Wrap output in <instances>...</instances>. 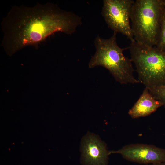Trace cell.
<instances>
[{
    "mask_svg": "<svg viewBox=\"0 0 165 165\" xmlns=\"http://www.w3.org/2000/svg\"><path fill=\"white\" fill-rule=\"evenodd\" d=\"M82 158L87 165H106L108 152L104 142L96 136L87 134L82 143Z\"/></svg>",
    "mask_w": 165,
    "mask_h": 165,
    "instance_id": "7",
    "label": "cell"
},
{
    "mask_svg": "<svg viewBox=\"0 0 165 165\" xmlns=\"http://www.w3.org/2000/svg\"><path fill=\"white\" fill-rule=\"evenodd\" d=\"M133 0H104L101 12L108 27L114 32L134 40L130 24Z\"/></svg>",
    "mask_w": 165,
    "mask_h": 165,
    "instance_id": "5",
    "label": "cell"
},
{
    "mask_svg": "<svg viewBox=\"0 0 165 165\" xmlns=\"http://www.w3.org/2000/svg\"><path fill=\"white\" fill-rule=\"evenodd\" d=\"M131 59L136 67L138 80L148 89L165 84V52L131 41L129 47Z\"/></svg>",
    "mask_w": 165,
    "mask_h": 165,
    "instance_id": "4",
    "label": "cell"
},
{
    "mask_svg": "<svg viewBox=\"0 0 165 165\" xmlns=\"http://www.w3.org/2000/svg\"><path fill=\"white\" fill-rule=\"evenodd\" d=\"M164 0V2H165V0Z\"/></svg>",
    "mask_w": 165,
    "mask_h": 165,
    "instance_id": "12",
    "label": "cell"
},
{
    "mask_svg": "<svg viewBox=\"0 0 165 165\" xmlns=\"http://www.w3.org/2000/svg\"><path fill=\"white\" fill-rule=\"evenodd\" d=\"M120 154L125 159L141 164L165 163V149L152 145L132 144L117 151L109 152V155Z\"/></svg>",
    "mask_w": 165,
    "mask_h": 165,
    "instance_id": "6",
    "label": "cell"
},
{
    "mask_svg": "<svg viewBox=\"0 0 165 165\" xmlns=\"http://www.w3.org/2000/svg\"><path fill=\"white\" fill-rule=\"evenodd\" d=\"M148 90L154 97L160 101L165 107V84L160 87Z\"/></svg>",
    "mask_w": 165,
    "mask_h": 165,
    "instance_id": "10",
    "label": "cell"
},
{
    "mask_svg": "<svg viewBox=\"0 0 165 165\" xmlns=\"http://www.w3.org/2000/svg\"><path fill=\"white\" fill-rule=\"evenodd\" d=\"M156 46L160 50L165 52V7L163 8L162 13L160 34Z\"/></svg>",
    "mask_w": 165,
    "mask_h": 165,
    "instance_id": "9",
    "label": "cell"
},
{
    "mask_svg": "<svg viewBox=\"0 0 165 165\" xmlns=\"http://www.w3.org/2000/svg\"><path fill=\"white\" fill-rule=\"evenodd\" d=\"M163 104L156 99L145 87L139 98L129 110L128 113L132 118L148 116L163 106Z\"/></svg>",
    "mask_w": 165,
    "mask_h": 165,
    "instance_id": "8",
    "label": "cell"
},
{
    "mask_svg": "<svg viewBox=\"0 0 165 165\" xmlns=\"http://www.w3.org/2000/svg\"><path fill=\"white\" fill-rule=\"evenodd\" d=\"M151 165H165V163H158L154 164H152Z\"/></svg>",
    "mask_w": 165,
    "mask_h": 165,
    "instance_id": "11",
    "label": "cell"
},
{
    "mask_svg": "<svg viewBox=\"0 0 165 165\" xmlns=\"http://www.w3.org/2000/svg\"><path fill=\"white\" fill-rule=\"evenodd\" d=\"M164 0H136L130 16L134 40L149 46H156L159 38Z\"/></svg>",
    "mask_w": 165,
    "mask_h": 165,
    "instance_id": "3",
    "label": "cell"
},
{
    "mask_svg": "<svg viewBox=\"0 0 165 165\" xmlns=\"http://www.w3.org/2000/svg\"><path fill=\"white\" fill-rule=\"evenodd\" d=\"M81 24L79 16L52 3L13 6L1 23V45L12 55L27 46H35L55 32L72 34Z\"/></svg>",
    "mask_w": 165,
    "mask_h": 165,
    "instance_id": "1",
    "label": "cell"
},
{
    "mask_svg": "<svg viewBox=\"0 0 165 165\" xmlns=\"http://www.w3.org/2000/svg\"><path fill=\"white\" fill-rule=\"evenodd\" d=\"M116 34L117 33L114 32L112 36L107 39L99 36L96 38L94 40L96 51L90 61L89 67H104L117 82L122 84L139 83L134 76L131 59L123 53V51L129 49V47L123 48L118 46Z\"/></svg>",
    "mask_w": 165,
    "mask_h": 165,
    "instance_id": "2",
    "label": "cell"
}]
</instances>
